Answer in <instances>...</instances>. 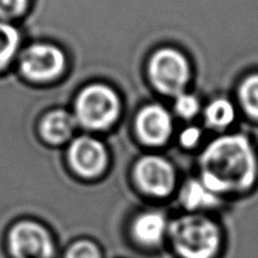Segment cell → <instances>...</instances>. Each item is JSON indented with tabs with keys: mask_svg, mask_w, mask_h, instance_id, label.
I'll return each mask as SVG.
<instances>
[{
	"mask_svg": "<svg viewBox=\"0 0 258 258\" xmlns=\"http://www.w3.org/2000/svg\"><path fill=\"white\" fill-rule=\"evenodd\" d=\"M202 183L216 194L243 193L258 181V154L246 135L222 136L201 158Z\"/></svg>",
	"mask_w": 258,
	"mask_h": 258,
	"instance_id": "obj_1",
	"label": "cell"
},
{
	"mask_svg": "<svg viewBox=\"0 0 258 258\" xmlns=\"http://www.w3.org/2000/svg\"><path fill=\"white\" fill-rule=\"evenodd\" d=\"M171 243L183 258H213L221 244V234L213 221L204 216H185L169 228Z\"/></svg>",
	"mask_w": 258,
	"mask_h": 258,
	"instance_id": "obj_2",
	"label": "cell"
},
{
	"mask_svg": "<svg viewBox=\"0 0 258 258\" xmlns=\"http://www.w3.org/2000/svg\"><path fill=\"white\" fill-rule=\"evenodd\" d=\"M75 110L76 121L83 127L102 130L117 120L120 102L112 88L92 85L78 95Z\"/></svg>",
	"mask_w": 258,
	"mask_h": 258,
	"instance_id": "obj_3",
	"label": "cell"
},
{
	"mask_svg": "<svg viewBox=\"0 0 258 258\" xmlns=\"http://www.w3.org/2000/svg\"><path fill=\"white\" fill-rule=\"evenodd\" d=\"M149 75L160 92L176 97L189 80L188 60L173 48H161L149 62Z\"/></svg>",
	"mask_w": 258,
	"mask_h": 258,
	"instance_id": "obj_4",
	"label": "cell"
},
{
	"mask_svg": "<svg viewBox=\"0 0 258 258\" xmlns=\"http://www.w3.org/2000/svg\"><path fill=\"white\" fill-rule=\"evenodd\" d=\"M9 249L14 258H52L54 253L49 233L33 222H20L13 227Z\"/></svg>",
	"mask_w": 258,
	"mask_h": 258,
	"instance_id": "obj_5",
	"label": "cell"
},
{
	"mask_svg": "<svg viewBox=\"0 0 258 258\" xmlns=\"http://www.w3.org/2000/svg\"><path fill=\"white\" fill-rule=\"evenodd\" d=\"M64 68V54L52 44L30 45L20 57V70L33 81H50L58 77Z\"/></svg>",
	"mask_w": 258,
	"mask_h": 258,
	"instance_id": "obj_6",
	"label": "cell"
},
{
	"mask_svg": "<svg viewBox=\"0 0 258 258\" xmlns=\"http://www.w3.org/2000/svg\"><path fill=\"white\" fill-rule=\"evenodd\" d=\"M135 180L149 196L166 197L175 186V170L160 156H145L136 164Z\"/></svg>",
	"mask_w": 258,
	"mask_h": 258,
	"instance_id": "obj_7",
	"label": "cell"
},
{
	"mask_svg": "<svg viewBox=\"0 0 258 258\" xmlns=\"http://www.w3.org/2000/svg\"><path fill=\"white\" fill-rule=\"evenodd\" d=\"M68 160L73 170L83 178H95L107 165V153L102 144L92 138H78L68 149Z\"/></svg>",
	"mask_w": 258,
	"mask_h": 258,
	"instance_id": "obj_8",
	"label": "cell"
},
{
	"mask_svg": "<svg viewBox=\"0 0 258 258\" xmlns=\"http://www.w3.org/2000/svg\"><path fill=\"white\" fill-rule=\"evenodd\" d=\"M173 120L168 111L159 105L144 107L136 118V133L149 145H161L170 138Z\"/></svg>",
	"mask_w": 258,
	"mask_h": 258,
	"instance_id": "obj_9",
	"label": "cell"
},
{
	"mask_svg": "<svg viewBox=\"0 0 258 258\" xmlns=\"http://www.w3.org/2000/svg\"><path fill=\"white\" fill-rule=\"evenodd\" d=\"M168 231L165 217L159 212H148L135 219L133 234L136 241L146 247H155L163 242Z\"/></svg>",
	"mask_w": 258,
	"mask_h": 258,
	"instance_id": "obj_10",
	"label": "cell"
},
{
	"mask_svg": "<svg viewBox=\"0 0 258 258\" xmlns=\"http://www.w3.org/2000/svg\"><path fill=\"white\" fill-rule=\"evenodd\" d=\"M76 127V117L66 111L58 110L48 113L42 121L40 131L48 143L62 144L72 136Z\"/></svg>",
	"mask_w": 258,
	"mask_h": 258,
	"instance_id": "obj_11",
	"label": "cell"
},
{
	"mask_svg": "<svg viewBox=\"0 0 258 258\" xmlns=\"http://www.w3.org/2000/svg\"><path fill=\"white\" fill-rule=\"evenodd\" d=\"M181 202L188 209L212 208L218 204V194L207 188L202 180H190L184 185Z\"/></svg>",
	"mask_w": 258,
	"mask_h": 258,
	"instance_id": "obj_12",
	"label": "cell"
},
{
	"mask_svg": "<svg viewBox=\"0 0 258 258\" xmlns=\"http://www.w3.org/2000/svg\"><path fill=\"white\" fill-rule=\"evenodd\" d=\"M236 118V108L231 101L218 98L206 110V122L213 128H226Z\"/></svg>",
	"mask_w": 258,
	"mask_h": 258,
	"instance_id": "obj_13",
	"label": "cell"
},
{
	"mask_svg": "<svg viewBox=\"0 0 258 258\" xmlns=\"http://www.w3.org/2000/svg\"><path fill=\"white\" fill-rule=\"evenodd\" d=\"M238 98L244 113L258 122V72L247 76L238 88Z\"/></svg>",
	"mask_w": 258,
	"mask_h": 258,
	"instance_id": "obj_14",
	"label": "cell"
},
{
	"mask_svg": "<svg viewBox=\"0 0 258 258\" xmlns=\"http://www.w3.org/2000/svg\"><path fill=\"white\" fill-rule=\"evenodd\" d=\"M19 44V34L13 25L0 22V70L7 67Z\"/></svg>",
	"mask_w": 258,
	"mask_h": 258,
	"instance_id": "obj_15",
	"label": "cell"
},
{
	"mask_svg": "<svg viewBox=\"0 0 258 258\" xmlns=\"http://www.w3.org/2000/svg\"><path fill=\"white\" fill-rule=\"evenodd\" d=\"M175 111L183 118L194 117L199 111V101L193 95L180 93L176 96Z\"/></svg>",
	"mask_w": 258,
	"mask_h": 258,
	"instance_id": "obj_16",
	"label": "cell"
},
{
	"mask_svg": "<svg viewBox=\"0 0 258 258\" xmlns=\"http://www.w3.org/2000/svg\"><path fill=\"white\" fill-rule=\"evenodd\" d=\"M66 258H101V253L92 242L78 241L70 247Z\"/></svg>",
	"mask_w": 258,
	"mask_h": 258,
	"instance_id": "obj_17",
	"label": "cell"
},
{
	"mask_svg": "<svg viewBox=\"0 0 258 258\" xmlns=\"http://www.w3.org/2000/svg\"><path fill=\"white\" fill-rule=\"evenodd\" d=\"M28 0H0V17L14 18L24 13Z\"/></svg>",
	"mask_w": 258,
	"mask_h": 258,
	"instance_id": "obj_18",
	"label": "cell"
},
{
	"mask_svg": "<svg viewBox=\"0 0 258 258\" xmlns=\"http://www.w3.org/2000/svg\"><path fill=\"white\" fill-rule=\"evenodd\" d=\"M201 130L197 127H188L181 133L180 141L185 148H191L196 144H198L199 139H201Z\"/></svg>",
	"mask_w": 258,
	"mask_h": 258,
	"instance_id": "obj_19",
	"label": "cell"
}]
</instances>
